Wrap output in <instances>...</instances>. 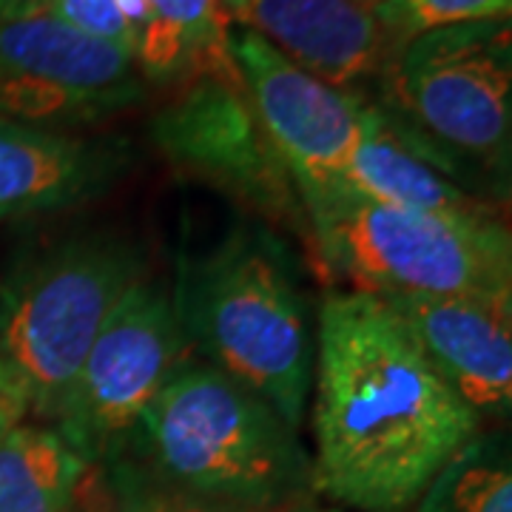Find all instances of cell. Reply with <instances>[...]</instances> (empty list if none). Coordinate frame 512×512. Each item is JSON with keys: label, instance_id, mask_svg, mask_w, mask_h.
Masks as SVG:
<instances>
[{"label": "cell", "instance_id": "cell-1", "mask_svg": "<svg viewBox=\"0 0 512 512\" xmlns=\"http://www.w3.org/2000/svg\"><path fill=\"white\" fill-rule=\"evenodd\" d=\"M313 493L356 512H410L478 436L481 419L379 296L330 291L319 308Z\"/></svg>", "mask_w": 512, "mask_h": 512}, {"label": "cell", "instance_id": "cell-2", "mask_svg": "<svg viewBox=\"0 0 512 512\" xmlns=\"http://www.w3.org/2000/svg\"><path fill=\"white\" fill-rule=\"evenodd\" d=\"M123 453L180 490L242 510L299 512L313 495L299 430L208 362H188L165 384Z\"/></svg>", "mask_w": 512, "mask_h": 512}, {"label": "cell", "instance_id": "cell-3", "mask_svg": "<svg viewBox=\"0 0 512 512\" xmlns=\"http://www.w3.org/2000/svg\"><path fill=\"white\" fill-rule=\"evenodd\" d=\"M185 336L208 365L248 387L299 430L316 342L302 293L268 239L237 228L194 259L174 293Z\"/></svg>", "mask_w": 512, "mask_h": 512}, {"label": "cell", "instance_id": "cell-4", "mask_svg": "<svg viewBox=\"0 0 512 512\" xmlns=\"http://www.w3.org/2000/svg\"><path fill=\"white\" fill-rule=\"evenodd\" d=\"M308 222L316 254L353 291L512 296V237L498 217L393 208L342 188Z\"/></svg>", "mask_w": 512, "mask_h": 512}, {"label": "cell", "instance_id": "cell-5", "mask_svg": "<svg viewBox=\"0 0 512 512\" xmlns=\"http://www.w3.org/2000/svg\"><path fill=\"white\" fill-rule=\"evenodd\" d=\"M384 109L453 160H470L507 191L512 148V26L481 20L410 37L384 60Z\"/></svg>", "mask_w": 512, "mask_h": 512}, {"label": "cell", "instance_id": "cell-6", "mask_svg": "<svg viewBox=\"0 0 512 512\" xmlns=\"http://www.w3.org/2000/svg\"><path fill=\"white\" fill-rule=\"evenodd\" d=\"M143 276L134 245L83 234L52 248L0 316V356L15 367L32 416L52 424L109 313Z\"/></svg>", "mask_w": 512, "mask_h": 512}, {"label": "cell", "instance_id": "cell-7", "mask_svg": "<svg viewBox=\"0 0 512 512\" xmlns=\"http://www.w3.org/2000/svg\"><path fill=\"white\" fill-rule=\"evenodd\" d=\"M174 293L140 276L109 313L57 407L52 430L83 461L123 453L151 402L191 359Z\"/></svg>", "mask_w": 512, "mask_h": 512}, {"label": "cell", "instance_id": "cell-8", "mask_svg": "<svg viewBox=\"0 0 512 512\" xmlns=\"http://www.w3.org/2000/svg\"><path fill=\"white\" fill-rule=\"evenodd\" d=\"M151 137L183 174L311 237L299 191L259 123L242 77L197 74L185 80L183 94L157 114Z\"/></svg>", "mask_w": 512, "mask_h": 512}, {"label": "cell", "instance_id": "cell-9", "mask_svg": "<svg viewBox=\"0 0 512 512\" xmlns=\"http://www.w3.org/2000/svg\"><path fill=\"white\" fill-rule=\"evenodd\" d=\"M134 57L43 12L0 20V117L72 128L143 100Z\"/></svg>", "mask_w": 512, "mask_h": 512}, {"label": "cell", "instance_id": "cell-10", "mask_svg": "<svg viewBox=\"0 0 512 512\" xmlns=\"http://www.w3.org/2000/svg\"><path fill=\"white\" fill-rule=\"evenodd\" d=\"M228 49L256 117L308 214L313 205L345 188V168L359 140L365 100L316 80L237 23L228 29Z\"/></svg>", "mask_w": 512, "mask_h": 512}, {"label": "cell", "instance_id": "cell-11", "mask_svg": "<svg viewBox=\"0 0 512 512\" xmlns=\"http://www.w3.org/2000/svg\"><path fill=\"white\" fill-rule=\"evenodd\" d=\"M379 299L478 419L510 416L512 296L379 293Z\"/></svg>", "mask_w": 512, "mask_h": 512}, {"label": "cell", "instance_id": "cell-12", "mask_svg": "<svg viewBox=\"0 0 512 512\" xmlns=\"http://www.w3.org/2000/svg\"><path fill=\"white\" fill-rule=\"evenodd\" d=\"M345 188L356 197L453 217H498V208L470 191L461 165L404 117L365 103L359 140L345 168Z\"/></svg>", "mask_w": 512, "mask_h": 512}, {"label": "cell", "instance_id": "cell-13", "mask_svg": "<svg viewBox=\"0 0 512 512\" xmlns=\"http://www.w3.org/2000/svg\"><path fill=\"white\" fill-rule=\"evenodd\" d=\"M234 23L342 92L382 72L393 49L362 0H248Z\"/></svg>", "mask_w": 512, "mask_h": 512}, {"label": "cell", "instance_id": "cell-14", "mask_svg": "<svg viewBox=\"0 0 512 512\" xmlns=\"http://www.w3.org/2000/svg\"><path fill=\"white\" fill-rule=\"evenodd\" d=\"M126 168L123 143L83 140L0 117V222L92 200Z\"/></svg>", "mask_w": 512, "mask_h": 512}, {"label": "cell", "instance_id": "cell-15", "mask_svg": "<svg viewBox=\"0 0 512 512\" xmlns=\"http://www.w3.org/2000/svg\"><path fill=\"white\" fill-rule=\"evenodd\" d=\"M146 6V29L134 55L143 80L185 83L197 74L239 80L222 0H146Z\"/></svg>", "mask_w": 512, "mask_h": 512}, {"label": "cell", "instance_id": "cell-16", "mask_svg": "<svg viewBox=\"0 0 512 512\" xmlns=\"http://www.w3.org/2000/svg\"><path fill=\"white\" fill-rule=\"evenodd\" d=\"M89 461L49 424H18L0 441V512H77Z\"/></svg>", "mask_w": 512, "mask_h": 512}, {"label": "cell", "instance_id": "cell-17", "mask_svg": "<svg viewBox=\"0 0 512 512\" xmlns=\"http://www.w3.org/2000/svg\"><path fill=\"white\" fill-rule=\"evenodd\" d=\"M416 512H512L510 444L501 433L473 436L416 501Z\"/></svg>", "mask_w": 512, "mask_h": 512}, {"label": "cell", "instance_id": "cell-18", "mask_svg": "<svg viewBox=\"0 0 512 512\" xmlns=\"http://www.w3.org/2000/svg\"><path fill=\"white\" fill-rule=\"evenodd\" d=\"M114 512H254L180 490L154 476L140 458L120 453L106 461Z\"/></svg>", "mask_w": 512, "mask_h": 512}, {"label": "cell", "instance_id": "cell-19", "mask_svg": "<svg viewBox=\"0 0 512 512\" xmlns=\"http://www.w3.org/2000/svg\"><path fill=\"white\" fill-rule=\"evenodd\" d=\"M512 0H387L373 9L390 46L410 37L481 20H510Z\"/></svg>", "mask_w": 512, "mask_h": 512}, {"label": "cell", "instance_id": "cell-20", "mask_svg": "<svg viewBox=\"0 0 512 512\" xmlns=\"http://www.w3.org/2000/svg\"><path fill=\"white\" fill-rule=\"evenodd\" d=\"M40 12L100 43H109L128 57L137 55L148 20L146 0H46Z\"/></svg>", "mask_w": 512, "mask_h": 512}, {"label": "cell", "instance_id": "cell-21", "mask_svg": "<svg viewBox=\"0 0 512 512\" xmlns=\"http://www.w3.org/2000/svg\"><path fill=\"white\" fill-rule=\"evenodd\" d=\"M29 413H32V399L26 384L18 370L0 356V441L6 439L9 430L23 424Z\"/></svg>", "mask_w": 512, "mask_h": 512}, {"label": "cell", "instance_id": "cell-22", "mask_svg": "<svg viewBox=\"0 0 512 512\" xmlns=\"http://www.w3.org/2000/svg\"><path fill=\"white\" fill-rule=\"evenodd\" d=\"M43 3L46 0H0V20L35 15V12H40Z\"/></svg>", "mask_w": 512, "mask_h": 512}, {"label": "cell", "instance_id": "cell-23", "mask_svg": "<svg viewBox=\"0 0 512 512\" xmlns=\"http://www.w3.org/2000/svg\"><path fill=\"white\" fill-rule=\"evenodd\" d=\"M245 3H248V0H222V6H225V15L231 18V23H234V18H237L239 12L245 9Z\"/></svg>", "mask_w": 512, "mask_h": 512}, {"label": "cell", "instance_id": "cell-24", "mask_svg": "<svg viewBox=\"0 0 512 512\" xmlns=\"http://www.w3.org/2000/svg\"><path fill=\"white\" fill-rule=\"evenodd\" d=\"M365 6H370V9H376V6H382V3H387V0H362Z\"/></svg>", "mask_w": 512, "mask_h": 512}, {"label": "cell", "instance_id": "cell-25", "mask_svg": "<svg viewBox=\"0 0 512 512\" xmlns=\"http://www.w3.org/2000/svg\"><path fill=\"white\" fill-rule=\"evenodd\" d=\"M299 512H345V510H311V507H305V510Z\"/></svg>", "mask_w": 512, "mask_h": 512}, {"label": "cell", "instance_id": "cell-26", "mask_svg": "<svg viewBox=\"0 0 512 512\" xmlns=\"http://www.w3.org/2000/svg\"><path fill=\"white\" fill-rule=\"evenodd\" d=\"M0 316H3V313H0Z\"/></svg>", "mask_w": 512, "mask_h": 512}]
</instances>
